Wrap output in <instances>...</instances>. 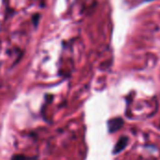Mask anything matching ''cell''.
<instances>
[{"mask_svg":"<svg viewBox=\"0 0 160 160\" xmlns=\"http://www.w3.org/2000/svg\"><path fill=\"white\" fill-rule=\"evenodd\" d=\"M124 126V121L122 118H113L108 122V128L111 133L115 132Z\"/></svg>","mask_w":160,"mask_h":160,"instance_id":"cell-1","label":"cell"},{"mask_svg":"<svg viewBox=\"0 0 160 160\" xmlns=\"http://www.w3.org/2000/svg\"><path fill=\"white\" fill-rule=\"evenodd\" d=\"M128 137H122L117 142V143L115 144V147L113 149V154H118L121 151H123L126 148V146L128 145Z\"/></svg>","mask_w":160,"mask_h":160,"instance_id":"cell-2","label":"cell"},{"mask_svg":"<svg viewBox=\"0 0 160 160\" xmlns=\"http://www.w3.org/2000/svg\"><path fill=\"white\" fill-rule=\"evenodd\" d=\"M145 1H153V0H145Z\"/></svg>","mask_w":160,"mask_h":160,"instance_id":"cell-3","label":"cell"}]
</instances>
